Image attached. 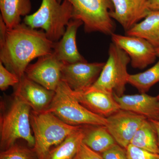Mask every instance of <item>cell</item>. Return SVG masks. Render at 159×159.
Here are the masks:
<instances>
[{"label": "cell", "mask_w": 159, "mask_h": 159, "mask_svg": "<svg viewBox=\"0 0 159 159\" xmlns=\"http://www.w3.org/2000/svg\"><path fill=\"white\" fill-rule=\"evenodd\" d=\"M147 5L150 11H159V0H147Z\"/></svg>", "instance_id": "obj_28"}, {"label": "cell", "mask_w": 159, "mask_h": 159, "mask_svg": "<svg viewBox=\"0 0 159 159\" xmlns=\"http://www.w3.org/2000/svg\"><path fill=\"white\" fill-rule=\"evenodd\" d=\"M54 43L42 29L20 24L7 29L5 39L0 43V61L20 80L31 61L53 52Z\"/></svg>", "instance_id": "obj_1"}, {"label": "cell", "mask_w": 159, "mask_h": 159, "mask_svg": "<svg viewBox=\"0 0 159 159\" xmlns=\"http://www.w3.org/2000/svg\"><path fill=\"white\" fill-rule=\"evenodd\" d=\"M106 127L117 144L127 148L137 131L146 119L145 117L120 109L107 118Z\"/></svg>", "instance_id": "obj_11"}, {"label": "cell", "mask_w": 159, "mask_h": 159, "mask_svg": "<svg viewBox=\"0 0 159 159\" xmlns=\"http://www.w3.org/2000/svg\"><path fill=\"white\" fill-rule=\"evenodd\" d=\"M149 121H150L152 123L156 131L157 135L158 142L159 152V121H151V120H149Z\"/></svg>", "instance_id": "obj_29"}, {"label": "cell", "mask_w": 159, "mask_h": 159, "mask_svg": "<svg viewBox=\"0 0 159 159\" xmlns=\"http://www.w3.org/2000/svg\"><path fill=\"white\" fill-rule=\"evenodd\" d=\"M14 88L13 95L30 106L32 111L37 112L47 111L55 95V91L40 85L28 78L25 74Z\"/></svg>", "instance_id": "obj_12"}, {"label": "cell", "mask_w": 159, "mask_h": 159, "mask_svg": "<svg viewBox=\"0 0 159 159\" xmlns=\"http://www.w3.org/2000/svg\"><path fill=\"white\" fill-rule=\"evenodd\" d=\"M61 3L63 0H57ZM73 6V19L80 20L86 32H99L111 35L115 25L110 12L114 10L111 0H67Z\"/></svg>", "instance_id": "obj_7"}, {"label": "cell", "mask_w": 159, "mask_h": 159, "mask_svg": "<svg viewBox=\"0 0 159 159\" xmlns=\"http://www.w3.org/2000/svg\"><path fill=\"white\" fill-rule=\"evenodd\" d=\"M64 64L52 52L39 57L34 63L30 64L25 74L29 79L48 89L55 91L61 80Z\"/></svg>", "instance_id": "obj_10"}, {"label": "cell", "mask_w": 159, "mask_h": 159, "mask_svg": "<svg viewBox=\"0 0 159 159\" xmlns=\"http://www.w3.org/2000/svg\"><path fill=\"white\" fill-rule=\"evenodd\" d=\"M74 159H103L102 155L81 143Z\"/></svg>", "instance_id": "obj_27"}, {"label": "cell", "mask_w": 159, "mask_h": 159, "mask_svg": "<svg viewBox=\"0 0 159 159\" xmlns=\"http://www.w3.org/2000/svg\"><path fill=\"white\" fill-rule=\"evenodd\" d=\"M102 156L103 159H128L126 149L117 143L102 152Z\"/></svg>", "instance_id": "obj_26"}, {"label": "cell", "mask_w": 159, "mask_h": 159, "mask_svg": "<svg viewBox=\"0 0 159 159\" xmlns=\"http://www.w3.org/2000/svg\"><path fill=\"white\" fill-rule=\"evenodd\" d=\"M114 97L120 109L129 111L151 121H159V99L148 94L123 95Z\"/></svg>", "instance_id": "obj_15"}, {"label": "cell", "mask_w": 159, "mask_h": 159, "mask_svg": "<svg viewBox=\"0 0 159 159\" xmlns=\"http://www.w3.org/2000/svg\"><path fill=\"white\" fill-rule=\"evenodd\" d=\"M159 82V60L153 66L142 73L129 74L128 83L136 88L141 93H145Z\"/></svg>", "instance_id": "obj_22"}, {"label": "cell", "mask_w": 159, "mask_h": 159, "mask_svg": "<svg viewBox=\"0 0 159 159\" xmlns=\"http://www.w3.org/2000/svg\"><path fill=\"white\" fill-rule=\"evenodd\" d=\"M157 97H158V98L159 99V94L158 96H157Z\"/></svg>", "instance_id": "obj_31"}, {"label": "cell", "mask_w": 159, "mask_h": 159, "mask_svg": "<svg viewBox=\"0 0 159 159\" xmlns=\"http://www.w3.org/2000/svg\"><path fill=\"white\" fill-rule=\"evenodd\" d=\"M20 80L15 74L5 67L0 61V89L5 91L10 86H15Z\"/></svg>", "instance_id": "obj_24"}, {"label": "cell", "mask_w": 159, "mask_h": 159, "mask_svg": "<svg viewBox=\"0 0 159 159\" xmlns=\"http://www.w3.org/2000/svg\"><path fill=\"white\" fill-rule=\"evenodd\" d=\"M72 93L77 101L86 108L104 118H107L120 109L113 93L98 90L84 92L72 90Z\"/></svg>", "instance_id": "obj_13"}, {"label": "cell", "mask_w": 159, "mask_h": 159, "mask_svg": "<svg viewBox=\"0 0 159 159\" xmlns=\"http://www.w3.org/2000/svg\"><path fill=\"white\" fill-rule=\"evenodd\" d=\"M30 0H0V16L8 29L20 24L22 16L30 14L31 10Z\"/></svg>", "instance_id": "obj_17"}, {"label": "cell", "mask_w": 159, "mask_h": 159, "mask_svg": "<svg viewBox=\"0 0 159 159\" xmlns=\"http://www.w3.org/2000/svg\"><path fill=\"white\" fill-rule=\"evenodd\" d=\"M130 61L128 54L116 44L111 43L109 48L108 59L99 77L86 90H98L118 96L124 95L129 75L127 66Z\"/></svg>", "instance_id": "obj_6"}, {"label": "cell", "mask_w": 159, "mask_h": 159, "mask_svg": "<svg viewBox=\"0 0 159 159\" xmlns=\"http://www.w3.org/2000/svg\"><path fill=\"white\" fill-rule=\"evenodd\" d=\"M82 25L83 23L80 20H70L62 37L59 41L54 43L53 53L57 59L64 63L86 61L78 51L76 42L77 30Z\"/></svg>", "instance_id": "obj_16"}, {"label": "cell", "mask_w": 159, "mask_h": 159, "mask_svg": "<svg viewBox=\"0 0 159 159\" xmlns=\"http://www.w3.org/2000/svg\"><path fill=\"white\" fill-rule=\"evenodd\" d=\"M30 123L35 141L33 149L38 159H44L52 146L59 145L82 126L66 124L48 111L31 110Z\"/></svg>", "instance_id": "obj_3"}, {"label": "cell", "mask_w": 159, "mask_h": 159, "mask_svg": "<svg viewBox=\"0 0 159 159\" xmlns=\"http://www.w3.org/2000/svg\"><path fill=\"white\" fill-rule=\"evenodd\" d=\"M72 89L61 80L48 109L66 124L73 126L107 125V118L96 115L81 105L74 97Z\"/></svg>", "instance_id": "obj_5"}, {"label": "cell", "mask_w": 159, "mask_h": 159, "mask_svg": "<svg viewBox=\"0 0 159 159\" xmlns=\"http://www.w3.org/2000/svg\"><path fill=\"white\" fill-rule=\"evenodd\" d=\"M0 159H38L34 150L16 143L10 148L2 151Z\"/></svg>", "instance_id": "obj_23"}, {"label": "cell", "mask_w": 159, "mask_h": 159, "mask_svg": "<svg viewBox=\"0 0 159 159\" xmlns=\"http://www.w3.org/2000/svg\"><path fill=\"white\" fill-rule=\"evenodd\" d=\"M129 36L142 38L157 48L159 47V11H150L144 20L125 32Z\"/></svg>", "instance_id": "obj_18"}, {"label": "cell", "mask_w": 159, "mask_h": 159, "mask_svg": "<svg viewBox=\"0 0 159 159\" xmlns=\"http://www.w3.org/2000/svg\"><path fill=\"white\" fill-rule=\"evenodd\" d=\"M73 6L67 0L61 3L57 0H42L37 11L25 16L24 23L33 29H41L49 39L57 42L73 19Z\"/></svg>", "instance_id": "obj_4"}, {"label": "cell", "mask_w": 159, "mask_h": 159, "mask_svg": "<svg viewBox=\"0 0 159 159\" xmlns=\"http://www.w3.org/2000/svg\"><path fill=\"white\" fill-rule=\"evenodd\" d=\"M126 151L128 159H159V154L149 152L130 144Z\"/></svg>", "instance_id": "obj_25"}, {"label": "cell", "mask_w": 159, "mask_h": 159, "mask_svg": "<svg viewBox=\"0 0 159 159\" xmlns=\"http://www.w3.org/2000/svg\"><path fill=\"white\" fill-rule=\"evenodd\" d=\"M111 37L112 43L128 54L130 58L131 64L134 68L142 70L155 61L157 56L156 48L146 40L115 33Z\"/></svg>", "instance_id": "obj_8"}, {"label": "cell", "mask_w": 159, "mask_h": 159, "mask_svg": "<svg viewBox=\"0 0 159 159\" xmlns=\"http://www.w3.org/2000/svg\"><path fill=\"white\" fill-rule=\"evenodd\" d=\"M84 136L83 126L51 149L44 159H74Z\"/></svg>", "instance_id": "obj_20"}, {"label": "cell", "mask_w": 159, "mask_h": 159, "mask_svg": "<svg viewBox=\"0 0 159 159\" xmlns=\"http://www.w3.org/2000/svg\"><path fill=\"white\" fill-rule=\"evenodd\" d=\"M114 10L110 12L112 19L116 20L125 31L139 21L145 18L150 11L147 0H111Z\"/></svg>", "instance_id": "obj_14"}, {"label": "cell", "mask_w": 159, "mask_h": 159, "mask_svg": "<svg viewBox=\"0 0 159 159\" xmlns=\"http://www.w3.org/2000/svg\"><path fill=\"white\" fill-rule=\"evenodd\" d=\"M0 146L2 151L15 144L18 139L25 140L34 148L35 141L31 132L30 106L13 95L9 105L1 102Z\"/></svg>", "instance_id": "obj_2"}, {"label": "cell", "mask_w": 159, "mask_h": 159, "mask_svg": "<svg viewBox=\"0 0 159 159\" xmlns=\"http://www.w3.org/2000/svg\"><path fill=\"white\" fill-rule=\"evenodd\" d=\"M156 51L157 55V56H158V57H159V47H158V48H157Z\"/></svg>", "instance_id": "obj_30"}, {"label": "cell", "mask_w": 159, "mask_h": 159, "mask_svg": "<svg viewBox=\"0 0 159 159\" xmlns=\"http://www.w3.org/2000/svg\"><path fill=\"white\" fill-rule=\"evenodd\" d=\"M104 65V62L89 63L86 61L64 63L61 70V80L73 90L84 92L96 82Z\"/></svg>", "instance_id": "obj_9"}, {"label": "cell", "mask_w": 159, "mask_h": 159, "mask_svg": "<svg viewBox=\"0 0 159 159\" xmlns=\"http://www.w3.org/2000/svg\"><path fill=\"white\" fill-rule=\"evenodd\" d=\"M83 128L84 136L82 142L92 150L102 153L117 143L109 132L106 126L103 125H89ZM84 127V126H83Z\"/></svg>", "instance_id": "obj_19"}, {"label": "cell", "mask_w": 159, "mask_h": 159, "mask_svg": "<svg viewBox=\"0 0 159 159\" xmlns=\"http://www.w3.org/2000/svg\"><path fill=\"white\" fill-rule=\"evenodd\" d=\"M130 145L156 154H159L156 131L150 121L146 119L137 131Z\"/></svg>", "instance_id": "obj_21"}]
</instances>
